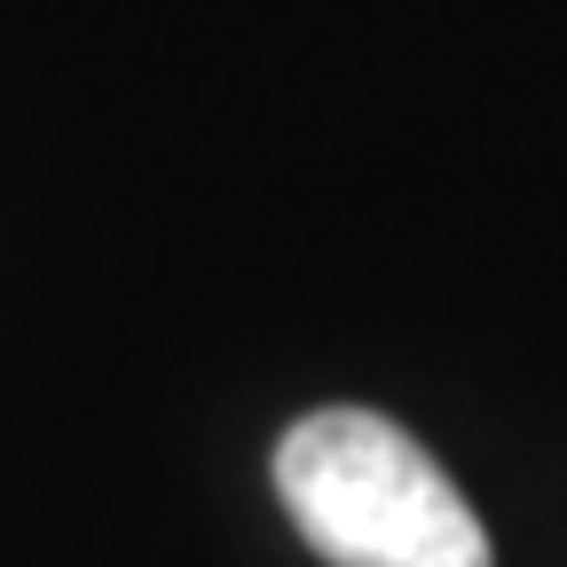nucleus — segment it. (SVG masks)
Wrapping results in <instances>:
<instances>
[{
  "label": "nucleus",
  "instance_id": "nucleus-1",
  "mask_svg": "<svg viewBox=\"0 0 567 567\" xmlns=\"http://www.w3.org/2000/svg\"><path fill=\"white\" fill-rule=\"evenodd\" d=\"M276 496L331 567H488L457 481L379 410H316L276 442Z\"/></svg>",
  "mask_w": 567,
  "mask_h": 567
}]
</instances>
